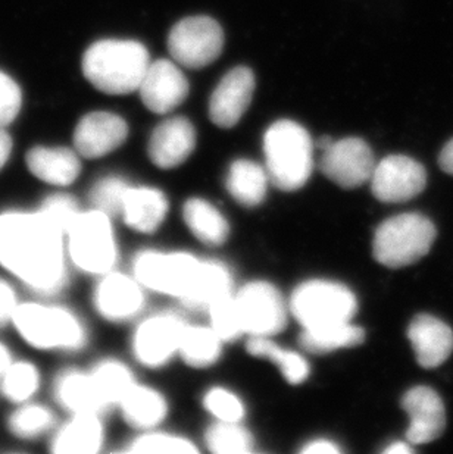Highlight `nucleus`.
I'll return each instance as SVG.
<instances>
[{
  "label": "nucleus",
  "mask_w": 453,
  "mask_h": 454,
  "mask_svg": "<svg viewBox=\"0 0 453 454\" xmlns=\"http://www.w3.org/2000/svg\"><path fill=\"white\" fill-rule=\"evenodd\" d=\"M264 154L270 180L282 192L304 187L314 168V143L295 121L280 120L264 136Z\"/></svg>",
  "instance_id": "7ed1b4c3"
},
{
  "label": "nucleus",
  "mask_w": 453,
  "mask_h": 454,
  "mask_svg": "<svg viewBox=\"0 0 453 454\" xmlns=\"http://www.w3.org/2000/svg\"><path fill=\"white\" fill-rule=\"evenodd\" d=\"M206 411L221 422H240L243 419L244 406L242 400L231 391L217 387L208 391L203 399Z\"/></svg>",
  "instance_id": "58836bf2"
},
{
  "label": "nucleus",
  "mask_w": 453,
  "mask_h": 454,
  "mask_svg": "<svg viewBox=\"0 0 453 454\" xmlns=\"http://www.w3.org/2000/svg\"><path fill=\"white\" fill-rule=\"evenodd\" d=\"M53 424V415L40 404H27L13 411L9 428L17 437L35 438L46 433Z\"/></svg>",
  "instance_id": "c9c22d12"
},
{
  "label": "nucleus",
  "mask_w": 453,
  "mask_h": 454,
  "mask_svg": "<svg viewBox=\"0 0 453 454\" xmlns=\"http://www.w3.org/2000/svg\"><path fill=\"white\" fill-rule=\"evenodd\" d=\"M147 49L136 40H99L83 56L87 82L107 95H130L139 90L149 67Z\"/></svg>",
  "instance_id": "f03ea898"
},
{
  "label": "nucleus",
  "mask_w": 453,
  "mask_h": 454,
  "mask_svg": "<svg viewBox=\"0 0 453 454\" xmlns=\"http://www.w3.org/2000/svg\"><path fill=\"white\" fill-rule=\"evenodd\" d=\"M131 453L190 454L197 453L196 447L188 440L168 434H145L134 440L130 447Z\"/></svg>",
  "instance_id": "e433bc0d"
},
{
  "label": "nucleus",
  "mask_w": 453,
  "mask_h": 454,
  "mask_svg": "<svg viewBox=\"0 0 453 454\" xmlns=\"http://www.w3.org/2000/svg\"><path fill=\"white\" fill-rule=\"evenodd\" d=\"M141 102L154 114H170L187 99L190 86L174 60L150 62L139 86Z\"/></svg>",
  "instance_id": "ddd939ff"
},
{
  "label": "nucleus",
  "mask_w": 453,
  "mask_h": 454,
  "mask_svg": "<svg viewBox=\"0 0 453 454\" xmlns=\"http://www.w3.org/2000/svg\"><path fill=\"white\" fill-rule=\"evenodd\" d=\"M12 151V140L4 129H0V168L4 167Z\"/></svg>",
  "instance_id": "a18cd8bd"
},
{
  "label": "nucleus",
  "mask_w": 453,
  "mask_h": 454,
  "mask_svg": "<svg viewBox=\"0 0 453 454\" xmlns=\"http://www.w3.org/2000/svg\"><path fill=\"white\" fill-rule=\"evenodd\" d=\"M12 362H11V355H9L8 348L0 343V377L4 375V371L9 368Z\"/></svg>",
  "instance_id": "de8ad7c7"
},
{
  "label": "nucleus",
  "mask_w": 453,
  "mask_h": 454,
  "mask_svg": "<svg viewBox=\"0 0 453 454\" xmlns=\"http://www.w3.org/2000/svg\"><path fill=\"white\" fill-rule=\"evenodd\" d=\"M206 446L217 454L249 453L252 451L253 440L239 422L219 420L206 433Z\"/></svg>",
  "instance_id": "473e14b6"
},
{
  "label": "nucleus",
  "mask_w": 453,
  "mask_h": 454,
  "mask_svg": "<svg viewBox=\"0 0 453 454\" xmlns=\"http://www.w3.org/2000/svg\"><path fill=\"white\" fill-rule=\"evenodd\" d=\"M409 339L418 364L425 369L445 364L453 352V331L448 324L423 313L408 326Z\"/></svg>",
  "instance_id": "6ab92c4d"
},
{
  "label": "nucleus",
  "mask_w": 453,
  "mask_h": 454,
  "mask_svg": "<svg viewBox=\"0 0 453 454\" xmlns=\"http://www.w3.org/2000/svg\"><path fill=\"white\" fill-rule=\"evenodd\" d=\"M371 147L360 137H347L331 142L322 151L321 171L329 180L343 189H356L371 180L376 168Z\"/></svg>",
  "instance_id": "f8f14e48"
},
{
  "label": "nucleus",
  "mask_w": 453,
  "mask_h": 454,
  "mask_svg": "<svg viewBox=\"0 0 453 454\" xmlns=\"http://www.w3.org/2000/svg\"><path fill=\"white\" fill-rule=\"evenodd\" d=\"M365 331L351 322L338 325L304 330L300 335V346L311 353L334 352L338 348H355L363 343Z\"/></svg>",
  "instance_id": "c85d7f7f"
},
{
  "label": "nucleus",
  "mask_w": 453,
  "mask_h": 454,
  "mask_svg": "<svg viewBox=\"0 0 453 454\" xmlns=\"http://www.w3.org/2000/svg\"><path fill=\"white\" fill-rule=\"evenodd\" d=\"M439 163H441V168L446 174L453 176V138L446 143L443 149H441Z\"/></svg>",
  "instance_id": "c03bdc74"
},
{
  "label": "nucleus",
  "mask_w": 453,
  "mask_h": 454,
  "mask_svg": "<svg viewBox=\"0 0 453 454\" xmlns=\"http://www.w3.org/2000/svg\"><path fill=\"white\" fill-rule=\"evenodd\" d=\"M55 395L60 406L73 411L74 415H99L107 409L99 395L98 388L94 386L91 373L87 375L77 371L62 373L56 381Z\"/></svg>",
  "instance_id": "b1692460"
},
{
  "label": "nucleus",
  "mask_w": 453,
  "mask_h": 454,
  "mask_svg": "<svg viewBox=\"0 0 453 454\" xmlns=\"http://www.w3.org/2000/svg\"><path fill=\"white\" fill-rule=\"evenodd\" d=\"M201 262L187 253L143 252L134 259V277L154 292L184 299Z\"/></svg>",
  "instance_id": "1a4fd4ad"
},
{
  "label": "nucleus",
  "mask_w": 453,
  "mask_h": 454,
  "mask_svg": "<svg viewBox=\"0 0 453 454\" xmlns=\"http://www.w3.org/2000/svg\"><path fill=\"white\" fill-rule=\"evenodd\" d=\"M370 183L372 194L380 202L403 203L423 193L427 172L409 156L390 154L376 163Z\"/></svg>",
  "instance_id": "9b49d317"
},
{
  "label": "nucleus",
  "mask_w": 453,
  "mask_h": 454,
  "mask_svg": "<svg viewBox=\"0 0 453 454\" xmlns=\"http://www.w3.org/2000/svg\"><path fill=\"white\" fill-rule=\"evenodd\" d=\"M248 352L257 357L270 359L282 371V377L293 386L302 384L308 378V362L299 353L280 348L268 337H252L249 340Z\"/></svg>",
  "instance_id": "7c9ffc66"
},
{
  "label": "nucleus",
  "mask_w": 453,
  "mask_h": 454,
  "mask_svg": "<svg viewBox=\"0 0 453 454\" xmlns=\"http://www.w3.org/2000/svg\"><path fill=\"white\" fill-rule=\"evenodd\" d=\"M2 377V391L4 397L15 403L27 402L39 388V372L33 364L27 362L9 364Z\"/></svg>",
  "instance_id": "72a5a7b5"
},
{
  "label": "nucleus",
  "mask_w": 453,
  "mask_h": 454,
  "mask_svg": "<svg viewBox=\"0 0 453 454\" xmlns=\"http://www.w3.org/2000/svg\"><path fill=\"white\" fill-rule=\"evenodd\" d=\"M436 236V227L427 216L396 215L377 228L372 253L381 265L399 270L427 256Z\"/></svg>",
  "instance_id": "20e7f679"
},
{
  "label": "nucleus",
  "mask_w": 453,
  "mask_h": 454,
  "mask_svg": "<svg viewBox=\"0 0 453 454\" xmlns=\"http://www.w3.org/2000/svg\"><path fill=\"white\" fill-rule=\"evenodd\" d=\"M235 301L244 333L252 337H271L286 326V303L270 283L255 281L244 286Z\"/></svg>",
  "instance_id": "9d476101"
},
{
  "label": "nucleus",
  "mask_w": 453,
  "mask_h": 454,
  "mask_svg": "<svg viewBox=\"0 0 453 454\" xmlns=\"http://www.w3.org/2000/svg\"><path fill=\"white\" fill-rule=\"evenodd\" d=\"M12 321L27 343L44 350H77L86 341L82 322L69 310L58 306L21 304Z\"/></svg>",
  "instance_id": "39448f33"
},
{
  "label": "nucleus",
  "mask_w": 453,
  "mask_h": 454,
  "mask_svg": "<svg viewBox=\"0 0 453 454\" xmlns=\"http://www.w3.org/2000/svg\"><path fill=\"white\" fill-rule=\"evenodd\" d=\"M221 341L212 328L186 326L181 335L180 352L186 364L193 368H206L221 356Z\"/></svg>",
  "instance_id": "c756f323"
},
{
  "label": "nucleus",
  "mask_w": 453,
  "mask_h": 454,
  "mask_svg": "<svg viewBox=\"0 0 453 454\" xmlns=\"http://www.w3.org/2000/svg\"><path fill=\"white\" fill-rule=\"evenodd\" d=\"M91 375L107 409L114 404H120L121 400L124 399L125 395L134 386L129 369L115 360L99 364Z\"/></svg>",
  "instance_id": "2f4dec72"
},
{
  "label": "nucleus",
  "mask_w": 453,
  "mask_h": 454,
  "mask_svg": "<svg viewBox=\"0 0 453 454\" xmlns=\"http://www.w3.org/2000/svg\"><path fill=\"white\" fill-rule=\"evenodd\" d=\"M168 202L163 193L150 187H129L125 192L121 214L130 228L136 231L154 232L167 216Z\"/></svg>",
  "instance_id": "4be33fe9"
},
{
  "label": "nucleus",
  "mask_w": 453,
  "mask_h": 454,
  "mask_svg": "<svg viewBox=\"0 0 453 454\" xmlns=\"http://www.w3.org/2000/svg\"><path fill=\"white\" fill-rule=\"evenodd\" d=\"M402 407L409 416L407 442L412 446L434 442L445 431V404L430 387L410 388L403 395Z\"/></svg>",
  "instance_id": "2eb2a0df"
},
{
  "label": "nucleus",
  "mask_w": 453,
  "mask_h": 454,
  "mask_svg": "<svg viewBox=\"0 0 453 454\" xmlns=\"http://www.w3.org/2000/svg\"><path fill=\"white\" fill-rule=\"evenodd\" d=\"M183 322L172 315L146 319L134 335V353L141 364L156 368L167 364L180 348Z\"/></svg>",
  "instance_id": "f3484780"
},
{
  "label": "nucleus",
  "mask_w": 453,
  "mask_h": 454,
  "mask_svg": "<svg viewBox=\"0 0 453 454\" xmlns=\"http://www.w3.org/2000/svg\"><path fill=\"white\" fill-rule=\"evenodd\" d=\"M69 256L80 270L107 274L116 261V246L111 221L94 209L78 215L67 232Z\"/></svg>",
  "instance_id": "0eeeda50"
},
{
  "label": "nucleus",
  "mask_w": 453,
  "mask_h": 454,
  "mask_svg": "<svg viewBox=\"0 0 453 454\" xmlns=\"http://www.w3.org/2000/svg\"><path fill=\"white\" fill-rule=\"evenodd\" d=\"M27 167L39 180L53 185H69L82 171L77 152L68 147H33L27 153Z\"/></svg>",
  "instance_id": "412c9836"
},
{
  "label": "nucleus",
  "mask_w": 453,
  "mask_h": 454,
  "mask_svg": "<svg viewBox=\"0 0 453 454\" xmlns=\"http://www.w3.org/2000/svg\"><path fill=\"white\" fill-rule=\"evenodd\" d=\"M385 454H410L414 453V447L409 446V442H396L385 449Z\"/></svg>",
  "instance_id": "49530a36"
},
{
  "label": "nucleus",
  "mask_w": 453,
  "mask_h": 454,
  "mask_svg": "<svg viewBox=\"0 0 453 454\" xmlns=\"http://www.w3.org/2000/svg\"><path fill=\"white\" fill-rule=\"evenodd\" d=\"M268 180V172L259 163L237 159L228 169L226 187L235 202L246 207H255L266 199Z\"/></svg>",
  "instance_id": "393cba45"
},
{
  "label": "nucleus",
  "mask_w": 453,
  "mask_h": 454,
  "mask_svg": "<svg viewBox=\"0 0 453 454\" xmlns=\"http://www.w3.org/2000/svg\"><path fill=\"white\" fill-rule=\"evenodd\" d=\"M94 303L99 313L109 321H127L143 306L140 283L124 274L105 275L96 288Z\"/></svg>",
  "instance_id": "aec40b11"
},
{
  "label": "nucleus",
  "mask_w": 453,
  "mask_h": 454,
  "mask_svg": "<svg viewBox=\"0 0 453 454\" xmlns=\"http://www.w3.org/2000/svg\"><path fill=\"white\" fill-rule=\"evenodd\" d=\"M211 325L215 334L223 341H233L240 335L244 334L243 324L240 317L239 308L235 297L224 296L210 308Z\"/></svg>",
  "instance_id": "f704fd0d"
},
{
  "label": "nucleus",
  "mask_w": 453,
  "mask_h": 454,
  "mask_svg": "<svg viewBox=\"0 0 453 454\" xmlns=\"http://www.w3.org/2000/svg\"><path fill=\"white\" fill-rule=\"evenodd\" d=\"M120 406L125 420L139 429L154 428L163 422L168 411L167 402L158 391L136 384L121 400Z\"/></svg>",
  "instance_id": "bb28decb"
},
{
  "label": "nucleus",
  "mask_w": 453,
  "mask_h": 454,
  "mask_svg": "<svg viewBox=\"0 0 453 454\" xmlns=\"http://www.w3.org/2000/svg\"><path fill=\"white\" fill-rule=\"evenodd\" d=\"M21 106V89L8 74L0 71V129L8 127L17 120Z\"/></svg>",
  "instance_id": "a19ab883"
},
{
  "label": "nucleus",
  "mask_w": 453,
  "mask_h": 454,
  "mask_svg": "<svg viewBox=\"0 0 453 454\" xmlns=\"http://www.w3.org/2000/svg\"><path fill=\"white\" fill-rule=\"evenodd\" d=\"M305 454H338L340 453L334 442H327V440H317V442H309L302 449Z\"/></svg>",
  "instance_id": "37998d69"
},
{
  "label": "nucleus",
  "mask_w": 453,
  "mask_h": 454,
  "mask_svg": "<svg viewBox=\"0 0 453 454\" xmlns=\"http://www.w3.org/2000/svg\"><path fill=\"white\" fill-rule=\"evenodd\" d=\"M17 309V294L6 281L0 279V325L12 321Z\"/></svg>",
  "instance_id": "79ce46f5"
},
{
  "label": "nucleus",
  "mask_w": 453,
  "mask_h": 454,
  "mask_svg": "<svg viewBox=\"0 0 453 454\" xmlns=\"http://www.w3.org/2000/svg\"><path fill=\"white\" fill-rule=\"evenodd\" d=\"M255 74L235 67L221 78L210 99V118L219 129H233L243 118L255 93Z\"/></svg>",
  "instance_id": "4468645a"
},
{
  "label": "nucleus",
  "mask_w": 453,
  "mask_h": 454,
  "mask_svg": "<svg viewBox=\"0 0 453 454\" xmlns=\"http://www.w3.org/2000/svg\"><path fill=\"white\" fill-rule=\"evenodd\" d=\"M129 125L112 112H91L83 116L74 131V146L80 156L102 158L124 145Z\"/></svg>",
  "instance_id": "dca6fc26"
},
{
  "label": "nucleus",
  "mask_w": 453,
  "mask_h": 454,
  "mask_svg": "<svg viewBox=\"0 0 453 454\" xmlns=\"http://www.w3.org/2000/svg\"><path fill=\"white\" fill-rule=\"evenodd\" d=\"M64 236L40 212H4L0 265L40 294L60 292L67 279Z\"/></svg>",
  "instance_id": "f257e3e1"
},
{
  "label": "nucleus",
  "mask_w": 453,
  "mask_h": 454,
  "mask_svg": "<svg viewBox=\"0 0 453 454\" xmlns=\"http://www.w3.org/2000/svg\"><path fill=\"white\" fill-rule=\"evenodd\" d=\"M103 427L94 413L74 415L52 440V451L58 454H91L102 446Z\"/></svg>",
  "instance_id": "5701e85b"
},
{
  "label": "nucleus",
  "mask_w": 453,
  "mask_h": 454,
  "mask_svg": "<svg viewBox=\"0 0 453 454\" xmlns=\"http://www.w3.org/2000/svg\"><path fill=\"white\" fill-rule=\"evenodd\" d=\"M183 216L193 236L205 245H223L230 232L224 215L203 199H190L184 205Z\"/></svg>",
  "instance_id": "a878e982"
},
{
  "label": "nucleus",
  "mask_w": 453,
  "mask_h": 454,
  "mask_svg": "<svg viewBox=\"0 0 453 454\" xmlns=\"http://www.w3.org/2000/svg\"><path fill=\"white\" fill-rule=\"evenodd\" d=\"M290 309L304 330H314L351 322L358 310V301L346 286L314 279L296 288Z\"/></svg>",
  "instance_id": "423d86ee"
},
{
  "label": "nucleus",
  "mask_w": 453,
  "mask_h": 454,
  "mask_svg": "<svg viewBox=\"0 0 453 454\" xmlns=\"http://www.w3.org/2000/svg\"><path fill=\"white\" fill-rule=\"evenodd\" d=\"M129 185L118 176H107L94 185L91 192V202L94 207L107 216L120 215L124 203L125 192Z\"/></svg>",
  "instance_id": "4c0bfd02"
},
{
  "label": "nucleus",
  "mask_w": 453,
  "mask_h": 454,
  "mask_svg": "<svg viewBox=\"0 0 453 454\" xmlns=\"http://www.w3.org/2000/svg\"><path fill=\"white\" fill-rule=\"evenodd\" d=\"M39 212L44 215L49 223H53L58 230L64 232L65 236H67V232H68L76 218L80 215L76 200L69 198V196H64V194L52 196V198L44 200Z\"/></svg>",
  "instance_id": "ea45409f"
},
{
  "label": "nucleus",
  "mask_w": 453,
  "mask_h": 454,
  "mask_svg": "<svg viewBox=\"0 0 453 454\" xmlns=\"http://www.w3.org/2000/svg\"><path fill=\"white\" fill-rule=\"evenodd\" d=\"M223 49V27L205 15L184 18L168 35L170 55L184 68H206L219 59Z\"/></svg>",
  "instance_id": "6e6552de"
},
{
  "label": "nucleus",
  "mask_w": 453,
  "mask_h": 454,
  "mask_svg": "<svg viewBox=\"0 0 453 454\" xmlns=\"http://www.w3.org/2000/svg\"><path fill=\"white\" fill-rule=\"evenodd\" d=\"M196 147V129L184 116L163 121L152 131L147 153L152 162L163 169H172L187 160Z\"/></svg>",
  "instance_id": "a211bd4d"
},
{
  "label": "nucleus",
  "mask_w": 453,
  "mask_h": 454,
  "mask_svg": "<svg viewBox=\"0 0 453 454\" xmlns=\"http://www.w3.org/2000/svg\"><path fill=\"white\" fill-rule=\"evenodd\" d=\"M231 290L230 272L219 262H201L196 278L184 297L190 308H210L211 304L228 296Z\"/></svg>",
  "instance_id": "cd10ccee"
}]
</instances>
